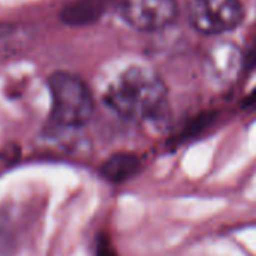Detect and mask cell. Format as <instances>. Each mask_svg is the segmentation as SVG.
Here are the masks:
<instances>
[{
  "instance_id": "277c9868",
  "label": "cell",
  "mask_w": 256,
  "mask_h": 256,
  "mask_svg": "<svg viewBox=\"0 0 256 256\" xmlns=\"http://www.w3.org/2000/svg\"><path fill=\"white\" fill-rule=\"evenodd\" d=\"M124 22L140 32H158L170 26L178 17L175 0H122Z\"/></svg>"
},
{
  "instance_id": "8992f818",
  "label": "cell",
  "mask_w": 256,
  "mask_h": 256,
  "mask_svg": "<svg viewBox=\"0 0 256 256\" xmlns=\"http://www.w3.org/2000/svg\"><path fill=\"white\" fill-rule=\"evenodd\" d=\"M142 168L140 158L132 152H118L108 157L101 169L100 174L104 180L113 184H120L128 180H132L134 175L139 174Z\"/></svg>"
},
{
  "instance_id": "52a82bcc",
  "label": "cell",
  "mask_w": 256,
  "mask_h": 256,
  "mask_svg": "<svg viewBox=\"0 0 256 256\" xmlns=\"http://www.w3.org/2000/svg\"><path fill=\"white\" fill-rule=\"evenodd\" d=\"M212 118H214V114L206 113V114H202V116L196 118L194 120H192V122L186 126V130L180 133V136H178V144L186 142L187 139H192V138L198 136V133H200L205 126H208V125L211 124Z\"/></svg>"
},
{
  "instance_id": "30bf717a",
  "label": "cell",
  "mask_w": 256,
  "mask_h": 256,
  "mask_svg": "<svg viewBox=\"0 0 256 256\" xmlns=\"http://www.w3.org/2000/svg\"><path fill=\"white\" fill-rule=\"evenodd\" d=\"M11 30H12V28L10 24H0V38L6 36Z\"/></svg>"
},
{
  "instance_id": "ba28073f",
  "label": "cell",
  "mask_w": 256,
  "mask_h": 256,
  "mask_svg": "<svg viewBox=\"0 0 256 256\" xmlns=\"http://www.w3.org/2000/svg\"><path fill=\"white\" fill-rule=\"evenodd\" d=\"M242 66L247 71L256 68V40L253 41V44L248 47L247 53L244 54V58H242Z\"/></svg>"
},
{
  "instance_id": "5b68a950",
  "label": "cell",
  "mask_w": 256,
  "mask_h": 256,
  "mask_svg": "<svg viewBox=\"0 0 256 256\" xmlns=\"http://www.w3.org/2000/svg\"><path fill=\"white\" fill-rule=\"evenodd\" d=\"M110 0H74L60 11V20L71 28L95 24L107 11Z\"/></svg>"
},
{
  "instance_id": "9c48e42d",
  "label": "cell",
  "mask_w": 256,
  "mask_h": 256,
  "mask_svg": "<svg viewBox=\"0 0 256 256\" xmlns=\"http://www.w3.org/2000/svg\"><path fill=\"white\" fill-rule=\"evenodd\" d=\"M242 107H244V108H253V107H256V89L252 90V92L246 96V100H244V102H242Z\"/></svg>"
},
{
  "instance_id": "7a4b0ae2",
  "label": "cell",
  "mask_w": 256,
  "mask_h": 256,
  "mask_svg": "<svg viewBox=\"0 0 256 256\" xmlns=\"http://www.w3.org/2000/svg\"><path fill=\"white\" fill-rule=\"evenodd\" d=\"M52 95L50 124L62 130L84 126L94 114V96L88 84L76 74L56 71L48 78Z\"/></svg>"
},
{
  "instance_id": "3957f363",
  "label": "cell",
  "mask_w": 256,
  "mask_h": 256,
  "mask_svg": "<svg viewBox=\"0 0 256 256\" xmlns=\"http://www.w3.org/2000/svg\"><path fill=\"white\" fill-rule=\"evenodd\" d=\"M244 18L240 0H192L188 20L204 35H222L236 29Z\"/></svg>"
},
{
  "instance_id": "6da1fadb",
  "label": "cell",
  "mask_w": 256,
  "mask_h": 256,
  "mask_svg": "<svg viewBox=\"0 0 256 256\" xmlns=\"http://www.w3.org/2000/svg\"><path fill=\"white\" fill-rule=\"evenodd\" d=\"M106 104L120 118L138 124H162L169 113V94L162 77L145 66H132L113 82Z\"/></svg>"
}]
</instances>
